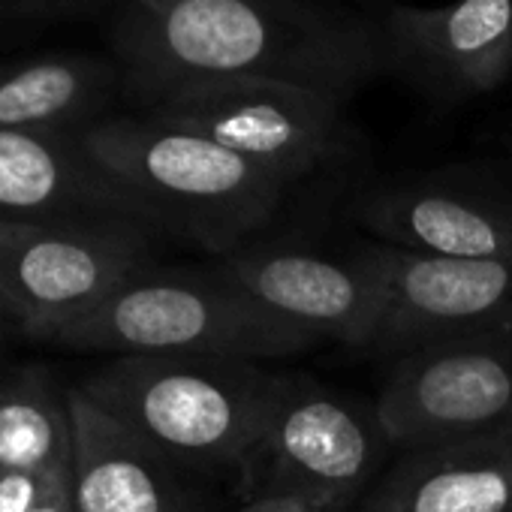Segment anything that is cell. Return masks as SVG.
Wrapping results in <instances>:
<instances>
[{
	"instance_id": "cell-14",
	"label": "cell",
	"mask_w": 512,
	"mask_h": 512,
	"mask_svg": "<svg viewBox=\"0 0 512 512\" xmlns=\"http://www.w3.org/2000/svg\"><path fill=\"white\" fill-rule=\"evenodd\" d=\"M79 512H193L172 461L82 389L67 395Z\"/></svg>"
},
{
	"instance_id": "cell-22",
	"label": "cell",
	"mask_w": 512,
	"mask_h": 512,
	"mask_svg": "<svg viewBox=\"0 0 512 512\" xmlns=\"http://www.w3.org/2000/svg\"><path fill=\"white\" fill-rule=\"evenodd\" d=\"M0 320H4V317H0ZM0 341H4V332H0Z\"/></svg>"
},
{
	"instance_id": "cell-20",
	"label": "cell",
	"mask_w": 512,
	"mask_h": 512,
	"mask_svg": "<svg viewBox=\"0 0 512 512\" xmlns=\"http://www.w3.org/2000/svg\"><path fill=\"white\" fill-rule=\"evenodd\" d=\"M31 512H79L76 491H73V464L43 476V488H40Z\"/></svg>"
},
{
	"instance_id": "cell-19",
	"label": "cell",
	"mask_w": 512,
	"mask_h": 512,
	"mask_svg": "<svg viewBox=\"0 0 512 512\" xmlns=\"http://www.w3.org/2000/svg\"><path fill=\"white\" fill-rule=\"evenodd\" d=\"M46 473L0 470V512H31Z\"/></svg>"
},
{
	"instance_id": "cell-7",
	"label": "cell",
	"mask_w": 512,
	"mask_h": 512,
	"mask_svg": "<svg viewBox=\"0 0 512 512\" xmlns=\"http://www.w3.org/2000/svg\"><path fill=\"white\" fill-rule=\"evenodd\" d=\"M386 434L377 413L299 380L281 377L272 410L238 464L247 500L278 494L353 497L371 479Z\"/></svg>"
},
{
	"instance_id": "cell-8",
	"label": "cell",
	"mask_w": 512,
	"mask_h": 512,
	"mask_svg": "<svg viewBox=\"0 0 512 512\" xmlns=\"http://www.w3.org/2000/svg\"><path fill=\"white\" fill-rule=\"evenodd\" d=\"M374 413L404 449L512 431V332L398 356Z\"/></svg>"
},
{
	"instance_id": "cell-5",
	"label": "cell",
	"mask_w": 512,
	"mask_h": 512,
	"mask_svg": "<svg viewBox=\"0 0 512 512\" xmlns=\"http://www.w3.org/2000/svg\"><path fill=\"white\" fill-rule=\"evenodd\" d=\"M148 229L124 217L0 223V317L52 341L148 266Z\"/></svg>"
},
{
	"instance_id": "cell-10",
	"label": "cell",
	"mask_w": 512,
	"mask_h": 512,
	"mask_svg": "<svg viewBox=\"0 0 512 512\" xmlns=\"http://www.w3.org/2000/svg\"><path fill=\"white\" fill-rule=\"evenodd\" d=\"M356 220L380 244L452 256L512 260V178L488 166H440L362 193Z\"/></svg>"
},
{
	"instance_id": "cell-18",
	"label": "cell",
	"mask_w": 512,
	"mask_h": 512,
	"mask_svg": "<svg viewBox=\"0 0 512 512\" xmlns=\"http://www.w3.org/2000/svg\"><path fill=\"white\" fill-rule=\"evenodd\" d=\"M353 503L344 494H278L247 500L235 512H341Z\"/></svg>"
},
{
	"instance_id": "cell-11",
	"label": "cell",
	"mask_w": 512,
	"mask_h": 512,
	"mask_svg": "<svg viewBox=\"0 0 512 512\" xmlns=\"http://www.w3.org/2000/svg\"><path fill=\"white\" fill-rule=\"evenodd\" d=\"M389 305L371 344L383 356L512 332V260H452L383 244Z\"/></svg>"
},
{
	"instance_id": "cell-3",
	"label": "cell",
	"mask_w": 512,
	"mask_h": 512,
	"mask_svg": "<svg viewBox=\"0 0 512 512\" xmlns=\"http://www.w3.org/2000/svg\"><path fill=\"white\" fill-rule=\"evenodd\" d=\"M281 377L241 359L121 356L79 389L169 461L238 470Z\"/></svg>"
},
{
	"instance_id": "cell-2",
	"label": "cell",
	"mask_w": 512,
	"mask_h": 512,
	"mask_svg": "<svg viewBox=\"0 0 512 512\" xmlns=\"http://www.w3.org/2000/svg\"><path fill=\"white\" fill-rule=\"evenodd\" d=\"M88 157L133 199L142 223L229 256L266 229L290 181L148 115L100 118L79 133Z\"/></svg>"
},
{
	"instance_id": "cell-6",
	"label": "cell",
	"mask_w": 512,
	"mask_h": 512,
	"mask_svg": "<svg viewBox=\"0 0 512 512\" xmlns=\"http://www.w3.org/2000/svg\"><path fill=\"white\" fill-rule=\"evenodd\" d=\"M142 115L205 136L293 187L344 163L356 145L347 103L287 82L205 85Z\"/></svg>"
},
{
	"instance_id": "cell-12",
	"label": "cell",
	"mask_w": 512,
	"mask_h": 512,
	"mask_svg": "<svg viewBox=\"0 0 512 512\" xmlns=\"http://www.w3.org/2000/svg\"><path fill=\"white\" fill-rule=\"evenodd\" d=\"M389 73L434 103H464L512 76V0L392 4L380 16Z\"/></svg>"
},
{
	"instance_id": "cell-23",
	"label": "cell",
	"mask_w": 512,
	"mask_h": 512,
	"mask_svg": "<svg viewBox=\"0 0 512 512\" xmlns=\"http://www.w3.org/2000/svg\"><path fill=\"white\" fill-rule=\"evenodd\" d=\"M344 4H347V0H344Z\"/></svg>"
},
{
	"instance_id": "cell-4",
	"label": "cell",
	"mask_w": 512,
	"mask_h": 512,
	"mask_svg": "<svg viewBox=\"0 0 512 512\" xmlns=\"http://www.w3.org/2000/svg\"><path fill=\"white\" fill-rule=\"evenodd\" d=\"M55 344L121 356H211L269 362L320 344L211 269H151L61 329Z\"/></svg>"
},
{
	"instance_id": "cell-15",
	"label": "cell",
	"mask_w": 512,
	"mask_h": 512,
	"mask_svg": "<svg viewBox=\"0 0 512 512\" xmlns=\"http://www.w3.org/2000/svg\"><path fill=\"white\" fill-rule=\"evenodd\" d=\"M362 512H512V431L407 449Z\"/></svg>"
},
{
	"instance_id": "cell-16",
	"label": "cell",
	"mask_w": 512,
	"mask_h": 512,
	"mask_svg": "<svg viewBox=\"0 0 512 512\" xmlns=\"http://www.w3.org/2000/svg\"><path fill=\"white\" fill-rule=\"evenodd\" d=\"M121 91L118 64L97 55H43L0 64V130L82 133Z\"/></svg>"
},
{
	"instance_id": "cell-13",
	"label": "cell",
	"mask_w": 512,
	"mask_h": 512,
	"mask_svg": "<svg viewBox=\"0 0 512 512\" xmlns=\"http://www.w3.org/2000/svg\"><path fill=\"white\" fill-rule=\"evenodd\" d=\"M67 217L142 223L133 199L88 157L79 133L0 130V223Z\"/></svg>"
},
{
	"instance_id": "cell-1",
	"label": "cell",
	"mask_w": 512,
	"mask_h": 512,
	"mask_svg": "<svg viewBox=\"0 0 512 512\" xmlns=\"http://www.w3.org/2000/svg\"><path fill=\"white\" fill-rule=\"evenodd\" d=\"M112 52L121 91L142 112L241 79L347 103L389 73L380 19L344 0H124Z\"/></svg>"
},
{
	"instance_id": "cell-17",
	"label": "cell",
	"mask_w": 512,
	"mask_h": 512,
	"mask_svg": "<svg viewBox=\"0 0 512 512\" xmlns=\"http://www.w3.org/2000/svg\"><path fill=\"white\" fill-rule=\"evenodd\" d=\"M73 464L70 410L40 380L0 386V470L52 473Z\"/></svg>"
},
{
	"instance_id": "cell-9",
	"label": "cell",
	"mask_w": 512,
	"mask_h": 512,
	"mask_svg": "<svg viewBox=\"0 0 512 512\" xmlns=\"http://www.w3.org/2000/svg\"><path fill=\"white\" fill-rule=\"evenodd\" d=\"M229 284L317 341L371 350L389 305L383 244L329 256L296 244H256L220 256Z\"/></svg>"
},
{
	"instance_id": "cell-21",
	"label": "cell",
	"mask_w": 512,
	"mask_h": 512,
	"mask_svg": "<svg viewBox=\"0 0 512 512\" xmlns=\"http://www.w3.org/2000/svg\"><path fill=\"white\" fill-rule=\"evenodd\" d=\"M88 4V0H0V19H19V16H43L52 10H70Z\"/></svg>"
}]
</instances>
